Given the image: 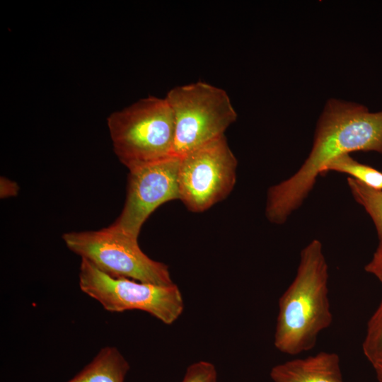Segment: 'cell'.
<instances>
[{
    "label": "cell",
    "mask_w": 382,
    "mask_h": 382,
    "mask_svg": "<svg viewBox=\"0 0 382 382\" xmlns=\"http://www.w3.org/2000/svg\"><path fill=\"white\" fill-rule=\"evenodd\" d=\"M354 151L382 154V111L337 99L328 101L318 122L311 151L292 176L272 186L265 207L267 219L284 223L307 197L318 175L332 160Z\"/></svg>",
    "instance_id": "obj_1"
},
{
    "label": "cell",
    "mask_w": 382,
    "mask_h": 382,
    "mask_svg": "<svg viewBox=\"0 0 382 382\" xmlns=\"http://www.w3.org/2000/svg\"><path fill=\"white\" fill-rule=\"evenodd\" d=\"M332 321L328 266L322 243L315 239L301 250L296 277L279 300L274 345L291 355L308 351Z\"/></svg>",
    "instance_id": "obj_2"
},
{
    "label": "cell",
    "mask_w": 382,
    "mask_h": 382,
    "mask_svg": "<svg viewBox=\"0 0 382 382\" xmlns=\"http://www.w3.org/2000/svg\"><path fill=\"white\" fill-rule=\"evenodd\" d=\"M107 122L114 152L128 170L173 156L174 119L165 98H142Z\"/></svg>",
    "instance_id": "obj_3"
},
{
    "label": "cell",
    "mask_w": 382,
    "mask_h": 382,
    "mask_svg": "<svg viewBox=\"0 0 382 382\" xmlns=\"http://www.w3.org/2000/svg\"><path fill=\"white\" fill-rule=\"evenodd\" d=\"M165 98L173 115V155L178 157L224 135L237 118L227 93L205 82L174 87Z\"/></svg>",
    "instance_id": "obj_4"
},
{
    "label": "cell",
    "mask_w": 382,
    "mask_h": 382,
    "mask_svg": "<svg viewBox=\"0 0 382 382\" xmlns=\"http://www.w3.org/2000/svg\"><path fill=\"white\" fill-rule=\"evenodd\" d=\"M62 238L74 253L112 277L158 285H170L168 267L146 255L138 238L112 224L96 231L65 233Z\"/></svg>",
    "instance_id": "obj_5"
},
{
    "label": "cell",
    "mask_w": 382,
    "mask_h": 382,
    "mask_svg": "<svg viewBox=\"0 0 382 382\" xmlns=\"http://www.w3.org/2000/svg\"><path fill=\"white\" fill-rule=\"evenodd\" d=\"M79 284L84 294L112 313L142 311L166 325H171L184 309L182 294L174 283L158 285L112 277L85 259L81 261Z\"/></svg>",
    "instance_id": "obj_6"
},
{
    "label": "cell",
    "mask_w": 382,
    "mask_h": 382,
    "mask_svg": "<svg viewBox=\"0 0 382 382\" xmlns=\"http://www.w3.org/2000/svg\"><path fill=\"white\" fill-rule=\"evenodd\" d=\"M237 160L225 135L180 157V200L193 212H204L224 199L236 180Z\"/></svg>",
    "instance_id": "obj_7"
},
{
    "label": "cell",
    "mask_w": 382,
    "mask_h": 382,
    "mask_svg": "<svg viewBox=\"0 0 382 382\" xmlns=\"http://www.w3.org/2000/svg\"><path fill=\"white\" fill-rule=\"evenodd\" d=\"M180 157L171 156L129 170L123 209L112 225L137 238L149 216L160 205L180 199Z\"/></svg>",
    "instance_id": "obj_8"
},
{
    "label": "cell",
    "mask_w": 382,
    "mask_h": 382,
    "mask_svg": "<svg viewBox=\"0 0 382 382\" xmlns=\"http://www.w3.org/2000/svg\"><path fill=\"white\" fill-rule=\"evenodd\" d=\"M270 375L274 382H344L339 355L328 352L279 364Z\"/></svg>",
    "instance_id": "obj_9"
},
{
    "label": "cell",
    "mask_w": 382,
    "mask_h": 382,
    "mask_svg": "<svg viewBox=\"0 0 382 382\" xmlns=\"http://www.w3.org/2000/svg\"><path fill=\"white\" fill-rule=\"evenodd\" d=\"M129 369L128 361L117 348L106 346L66 382H124Z\"/></svg>",
    "instance_id": "obj_10"
},
{
    "label": "cell",
    "mask_w": 382,
    "mask_h": 382,
    "mask_svg": "<svg viewBox=\"0 0 382 382\" xmlns=\"http://www.w3.org/2000/svg\"><path fill=\"white\" fill-rule=\"evenodd\" d=\"M347 185L356 202L371 216L377 232L378 248H382V190L371 188L350 177Z\"/></svg>",
    "instance_id": "obj_11"
},
{
    "label": "cell",
    "mask_w": 382,
    "mask_h": 382,
    "mask_svg": "<svg viewBox=\"0 0 382 382\" xmlns=\"http://www.w3.org/2000/svg\"><path fill=\"white\" fill-rule=\"evenodd\" d=\"M337 171L349 175L353 179L374 189L382 190V172L352 158L349 154L332 160L324 168L323 173Z\"/></svg>",
    "instance_id": "obj_12"
},
{
    "label": "cell",
    "mask_w": 382,
    "mask_h": 382,
    "mask_svg": "<svg viewBox=\"0 0 382 382\" xmlns=\"http://www.w3.org/2000/svg\"><path fill=\"white\" fill-rule=\"evenodd\" d=\"M362 349L371 365L382 359V300L368 321Z\"/></svg>",
    "instance_id": "obj_13"
},
{
    "label": "cell",
    "mask_w": 382,
    "mask_h": 382,
    "mask_svg": "<svg viewBox=\"0 0 382 382\" xmlns=\"http://www.w3.org/2000/svg\"><path fill=\"white\" fill-rule=\"evenodd\" d=\"M182 382H218L216 369L209 361L195 362L187 367Z\"/></svg>",
    "instance_id": "obj_14"
},
{
    "label": "cell",
    "mask_w": 382,
    "mask_h": 382,
    "mask_svg": "<svg viewBox=\"0 0 382 382\" xmlns=\"http://www.w3.org/2000/svg\"><path fill=\"white\" fill-rule=\"evenodd\" d=\"M365 271L374 275L382 284V248H376L371 260L366 265Z\"/></svg>",
    "instance_id": "obj_15"
},
{
    "label": "cell",
    "mask_w": 382,
    "mask_h": 382,
    "mask_svg": "<svg viewBox=\"0 0 382 382\" xmlns=\"http://www.w3.org/2000/svg\"><path fill=\"white\" fill-rule=\"evenodd\" d=\"M19 187L17 183L10 179L1 177L0 180V196L1 198L16 196L18 194Z\"/></svg>",
    "instance_id": "obj_16"
},
{
    "label": "cell",
    "mask_w": 382,
    "mask_h": 382,
    "mask_svg": "<svg viewBox=\"0 0 382 382\" xmlns=\"http://www.w3.org/2000/svg\"><path fill=\"white\" fill-rule=\"evenodd\" d=\"M378 382H382V359L372 365Z\"/></svg>",
    "instance_id": "obj_17"
}]
</instances>
